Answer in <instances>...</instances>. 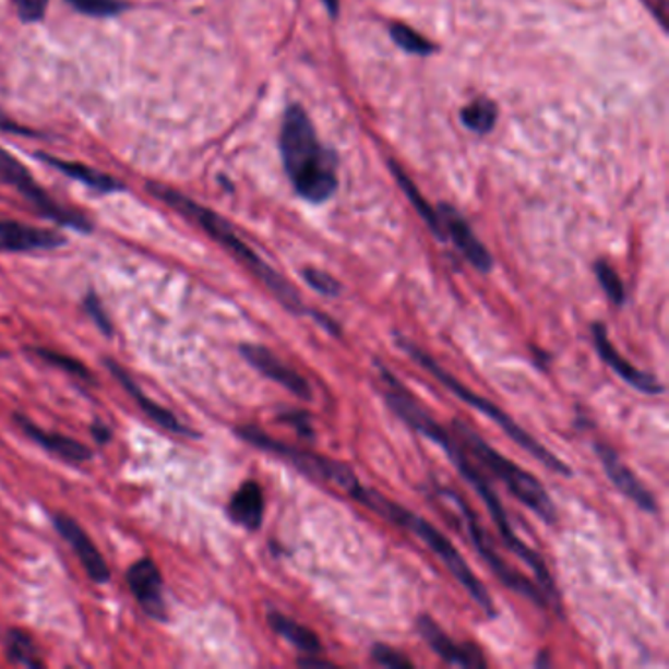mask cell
I'll use <instances>...</instances> for the list:
<instances>
[{"mask_svg": "<svg viewBox=\"0 0 669 669\" xmlns=\"http://www.w3.org/2000/svg\"><path fill=\"white\" fill-rule=\"evenodd\" d=\"M240 354L252 368L262 373L263 378L279 383L283 389H287L291 395L301 401H312L311 383L302 378L297 369H292L282 358H277L272 349L258 346V344H242Z\"/></svg>", "mask_w": 669, "mask_h": 669, "instance_id": "7c38bea8", "label": "cell"}, {"mask_svg": "<svg viewBox=\"0 0 669 669\" xmlns=\"http://www.w3.org/2000/svg\"><path fill=\"white\" fill-rule=\"evenodd\" d=\"M14 422L22 428V432L26 437L32 438L36 444H39L44 450H48L49 454L58 456L63 462L83 464V462H88L93 457V452L85 444H81V442L73 440V438L61 437V434H56V432L41 430L38 425H34L24 415H14Z\"/></svg>", "mask_w": 669, "mask_h": 669, "instance_id": "d6986e66", "label": "cell"}, {"mask_svg": "<svg viewBox=\"0 0 669 669\" xmlns=\"http://www.w3.org/2000/svg\"><path fill=\"white\" fill-rule=\"evenodd\" d=\"M595 275H597V282L601 285L602 291L609 297V301L614 307H622L626 302V291H624L621 275L614 272L611 263H607L605 260L595 263Z\"/></svg>", "mask_w": 669, "mask_h": 669, "instance_id": "4316f807", "label": "cell"}, {"mask_svg": "<svg viewBox=\"0 0 669 669\" xmlns=\"http://www.w3.org/2000/svg\"><path fill=\"white\" fill-rule=\"evenodd\" d=\"M371 660L375 661L378 666L389 669H413L415 664L408 660L405 654L391 648L387 644H375L371 652H369Z\"/></svg>", "mask_w": 669, "mask_h": 669, "instance_id": "4dcf8cb0", "label": "cell"}, {"mask_svg": "<svg viewBox=\"0 0 669 669\" xmlns=\"http://www.w3.org/2000/svg\"><path fill=\"white\" fill-rule=\"evenodd\" d=\"M440 223L446 234V240L450 238L467 262L476 267L477 272L489 273L493 270V255L489 253L486 246L477 240L476 234L471 230V226L467 224L466 218L457 213L454 206L450 204H440Z\"/></svg>", "mask_w": 669, "mask_h": 669, "instance_id": "5bb4252c", "label": "cell"}, {"mask_svg": "<svg viewBox=\"0 0 669 669\" xmlns=\"http://www.w3.org/2000/svg\"><path fill=\"white\" fill-rule=\"evenodd\" d=\"M51 523L59 536L68 540L73 552L77 553L79 562L85 568L88 577L95 583H107L110 580L107 562L103 553L98 552L97 546L88 538V534L81 528V524L65 513L53 514Z\"/></svg>", "mask_w": 669, "mask_h": 669, "instance_id": "2e32d148", "label": "cell"}, {"mask_svg": "<svg viewBox=\"0 0 669 669\" xmlns=\"http://www.w3.org/2000/svg\"><path fill=\"white\" fill-rule=\"evenodd\" d=\"M299 666H302V668H332L334 664L316 658V654H304V658L299 660Z\"/></svg>", "mask_w": 669, "mask_h": 669, "instance_id": "8d00e7d4", "label": "cell"}, {"mask_svg": "<svg viewBox=\"0 0 669 669\" xmlns=\"http://www.w3.org/2000/svg\"><path fill=\"white\" fill-rule=\"evenodd\" d=\"M462 120L469 130L487 134L495 127L497 107L489 98H477L469 107L462 110Z\"/></svg>", "mask_w": 669, "mask_h": 669, "instance_id": "d4e9b609", "label": "cell"}, {"mask_svg": "<svg viewBox=\"0 0 669 669\" xmlns=\"http://www.w3.org/2000/svg\"><path fill=\"white\" fill-rule=\"evenodd\" d=\"M127 582L142 611L150 619L167 622V602L164 597V580L162 572L152 558H142L128 568Z\"/></svg>", "mask_w": 669, "mask_h": 669, "instance_id": "30bf717a", "label": "cell"}, {"mask_svg": "<svg viewBox=\"0 0 669 669\" xmlns=\"http://www.w3.org/2000/svg\"><path fill=\"white\" fill-rule=\"evenodd\" d=\"M375 366H378L379 378L383 381L381 393H383V398H385L389 408L405 425L413 428L415 432L427 437L428 440H432L434 444H438V446L446 452V456L450 457V462L456 467L457 474L464 477L467 483L476 489L477 495L483 499L487 511L491 513V518L495 523L499 536L506 543V548L514 555H518L524 563H528V568L533 570L536 580H538V587L542 589L543 597L548 599V602H552L553 609L560 607L558 587H555L552 573H550L548 565L543 562L542 555L516 536L513 524L509 521V514L504 511L501 499L497 497L495 489L487 481V477L481 474V469H477L476 464H474V457L467 454V450L459 442V438L456 434H450V430H446L440 422H437L434 417L422 408L417 398L408 393L405 385L398 381L397 375L387 366H383L381 361H375Z\"/></svg>", "mask_w": 669, "mask_h": 669, "instance_id": "6da1fadb", "label": "cell"}, {"mask_svg": "<svg viewBox=\"0 0 669 669\" xmlns=\"http://www.w3.org/2000/svg\"><path fill=\"white\" fill-rule=\"evenodd\" d=\"M395 342H397L398 348L407 354L408 358L413 359V361H417L420 368L427 369L432 378L438 379V381H440L450 393H454L459 401H464L467 407L476 408L479 413H483L489 420H493L497 427L501 428L504 434L513 440L514 444H518V446L523 447L524 452H528L530 456L536 457L540 464H543V466L548 467L553 474H560V476L565 477L573 476L572 467L568 466V464L555 456V454H552V452L543 446V444H540L536 438L530 437L523 427H518V425L514 422L513 417H509L503 408L499 407L497 403H491L489 398L481 397V395L474 393L471 389L466 387L462 381H457L450 371L442 368L437 359L432 358V356L420 348V346H417L415 342H410V339L401 336V334H397V339H395Z\"/></svg>", "mask_w": 669, "mask_h": 669, "instance_id": "5b68a950", "label": "cell"}, {"mask_svg": "<svg viewBox=\"0 0 669 669\" xmlns=\"http://www.w3.org/2000/svg\"><path fill=\"white\" fill-rule=\"evenodd\" d=\"M39 157L49 166H53L59 171L69 175V177L77 179V181L87 184L91 189H97L98 193H112V191H120L122 189V184L118 183L115 177L95 171L91 167L81 166V164H69V162H63V159H58V157L53 156H46V154H39Z\"/></svg>", "mask_w": 669, "mask_h": 669, "instance_id": "7402d4cb", "label": "cell"}, {"mask_svg": "<svg viewBox=\"0 0 669 669\" xmlns=\"http://www.w3.org/2000/svg\"><path fill=\"white\" fill-rule=\"evenodd\" d=\"M0 175H2L9 183L14 184L20 193L24 194L29 203L34 204L39 213L44 214L46 218H51L53 223L61 224V226H69V228L79 230V232H91V230H93V224L88 223V218H85L83 214L75 213V211H69L65 206L56 203V201L32 179V175L26 171V167L22 166L19 159H14V156H10L9 152L2 150V147H0Z\"/></svg>", "mask_w": 669, "mask_h": 669, "instance_id": "9c48e42d", "label": "cell"}, {"mask_svg": "<svg viewBox=\"0 0 669 669\" xmlns=\"http://www.w3.org/2000/svg\"><path fill=\"white\" fill-rule=\"evenodd\" d=\"M0 358H2V354H0Z\"/></svg>", "mask_w": 669, "mask_h": 669, "instance_id": "f35d334b", "label": "cell"}, {"mask_svg": "<svg viewBox=\"0 0 669 669\" xmlns=\"http://www.w3.org/2000/svg\"><path fill=\"white\" fill-rule=\"evenodd\" d=\"M234 432H236V437L243 442H248L250 446L258 447L265 454L282 457L302 476L311 477V479L321 481V483H332V486L339 487L342 491H346L348 495H351L361 486L358 476L354 474V469L344 462L322 456V454H316L311 450L291 446V444L282 442V440H275L267 432H263L262 428L252 427V425L238 427Z\"/></svg>", "mask_w": 669, "mask_h": 669, "instance_id": "52a82bcc", "label": "cell"}, {"mask_svg": "<svg viewBox=\"0 0 669 669\" xmlns=\"http://www.w3.org/2000/svg\"><path fill=\"white\" fill-rule=\"evenodd\" d=\"M29 351H32L36 358L49 363V366L68 371L69 375H73V378L81 379V381H87V383H95L93 373H91L87 366H85V363H81L79 359L71 358V356H65V354H59V351H56V349L32 348Z\"/></svg>", "mask_w": 669, "mask_h": 669, "instance_id": "484cf974", "label": "cell"}, {"mask_svg": "<svg viewBox=\"0 0 669 669\" xmlns=\"http://www.w3.org/2000/svg\"><path fill=\"white\" fill-rule=\"evenodd\" d=\"M65 243V238L58 232L0 218V252H38L56 250Z\"/></svg>", "mask_w": 669, "mask_h": 669, "instance_id": "e0dca14e", "label": "cell"}, {"mask_svg": "<svg viewBox=\"0 0 669 669\" xmlns=\"http://www.w3.org/2000/svg\"><path fill=\"white\" fill-rule=\"evenodd\" d=\"M282 156L295 191L304 201L321 204L336 193V156L321 146L311 118L299 105H292L285 112Z\"/></svg>", "mask_w": 669, "mask_h": 669, "instance_id": "3957f363", "label": "cell"}, {"mask_svg": "<svg viewBox=\"0 0 669 669\" xmlns=\"http://www.w3.org/2000/svg\"><path fill=\"white\" fill-rule=\"evenodd\" d=\"M324 4H326V9L331 10L332 16L338 14V0H324Z\"/></svg>", "mask_w": 669, "mask_h": 669, "instance_id": "74e56055", "label": "cell"}, {"mask_svg": "<svg viewBox=\"0 0 669 669\" xmlns=\"http://www.w3.org/2000/svg\"><path fill=\"white\" fill-rule=\"evenodd\" d=\"M4 654L7 660L14 666L24 668H44L46 664L39 658L38 648L28 634L22 631H10L4 638Z\"/></svg>", "mask_w": 669, "mask_h": 669, "instance_id": "603a6c76", "label": "cell"}, {"mask_svg": "<svg viewBox=\"0 0 669 669\" xmlns=\"http://www.w3.org/2000/svg\"><path fill=\"white\" fill-rule=\"evenodd\" d=\"M595 452L601 459L605 474L611 479L612 486L621 491L622 495L629 497L632 503L641 506L642 511L658 514V503H656L654 493L642 483L636 474L622 462L612 447L605 446V444H595Z\"/></svg>", "mask_w": 669, "mask_h": 669, "instance_id": "9a60e30c", "label": "cell"}, {"mask_svg": "<svg viewBox=\"0 0 669 669\" xmlns=\"http://www.w3.org/2000/svg\"><path fill=\"white\" fill-rule=\"evenodd\" d=\"M68 2L81 14L95 16V19L117 16L122 10H127V2L122 0H68Z\"/></svg>", "mask_w": 669, "mask_h": 669, "instance_id": "f1b7e54d", "label": "cell"}, {"mask_svg": "<svg viewBox=\"0 0 669 669\" xmlns=\"http://www.w3.org/2000/svg\"><path fill=\"white\" fill-rule=\"evenodd\" d=\"M417 631L438 658L446 661L447 666L486 668L487 661L483 658V652L479 650L476 644H471V642L457 644L456 641H452L432 617L420 614L417 619Z\"/></svg>", "mask_w": 669, "mask_h": 669, "instance_id": "8fae6325", "label": "cell"}, {"mask_svg": "<svg viewBox=\"0 0 669 669\" xmlns=\"http://www.w3.org/2000/svg\"><path fill=\"white\" fill-rule=\"evenodd\" d=\"M354 501L368 506L369 511L379 514L387 523L395 524L401 530H407V533L415 534L417 538H420L442 560V563L446 565L450 573L454 575V580L477 602V607L486 612L489 619H495V602H493L491 595L487 592L486 585L477 580L476 573L467 565L464 555L457 552L456 546L452 543L446 534L438 530L437 526L428 523L427 518H422V516L408 511V509L401 506L395 501H391L387 497L381 495L375 489L361 487Z\"/></svg>", "mask_w": 669, "mask_h": 669, "instance_id": "277c9868", "label": "cell"}, {"mask_svg": "<svg viewBox=\"0 0 669 669\" xmlns=\"http://www.w3.org/2000/svg\"><path fill=\"white\" fill-rule=\"evenodd\" d=\"M442 493H444L450 501H454L457 509L462 511V516H464V521H466L467 534H469V538H471L474 548H476L477 553L481 555V560L489 565V570L499 577V582L503 583L506 589L518 593V595L526 597L528 601L538 605L540 609L548 607V599L543 597L540 587H536L530 580L524 577L523 573L516 572L514 568H511V565L504 562L503 558L499 555L495 546H493L491 538H489V534L483 530V526L479 524L476 513H474L471 506L464 501V497L456 493V491H450V489H444Z\"/></svg>", "mask_w": 669, "mask_h": 669, "instance_id": "ba28073f", "label": "cell"}, {"mask_svg": "<svg viewBox=\"0 0 669 669\" xmlns=\"http://www.w3.org/2000/svg\"><path fill=\"white\" fill-rule=\"evenodd\" d=\"M105 366H107L108 371L118 379V383L124 387L128 395L136 401L138 407L146 413V417H150V420H154L156 425H159V427L167 430V432H171V434L199 438V434H196L194 430L184 427L183 422H179V418L175 417L171 410H167V408L157 405L152 398L147 397L146 393L134 383V379L130 378V373H128L127 369L122 368L120 363H117L115 359H105Z\"/></svg>", "mask_w": 669, "mask_h": 669, "instance_id": "ac0fdd59", "label": "cell"}, {"mask_svg": "<svg viewBox=\"0 0 669 669\" xmlns=\"http://www.w3.org/2000/svg\"><path fill=\"white\" fill-rule=\"evenodd\" d=\"M391 169H393V174L397 177L398 184L403 187V191L407 193L408 201L415 204V208H417V213L422 216V220L428 224V228H430V232L437 236L438 240H446V234H444V228H442V223H440V216H438L437 211H434V206H430V204L425 201V196L418 193L417 187L415 183L408 179L407 174L405 171H401L395 164H391Z\"/></svg>", "mask_w": 669, "mask_h": 669, "instance_id": "cb8c5ba5", "label": "cell"}, {"mask_svg": "<svg viewBox=\"0 0 669 669\" xmlns=\"http://www.w3.org/2000/svg\"><path fill=\"white\" fill-rule=\"evenodd\" d=\"M644 4L652 10L661 26H666V0H644Z\"/></svg>", "mask_w": 669, "mask_h": 669, "instance_id": "d590c367", "label": "cell"}, {"mask_svg": "<svg viewBox=\"0 0 669 669\" xmlns=\"http://www.w3.org/2000/svg\"><path fill=\"white\" fill-rule=\"evenodd\" d=\"M452 427L456 430L459 442L466 447L467 454L486 467L491 476H495L516 501L528 506L543 523H558L555 503L552 497L548 495L542 483L538 481V477L511 459H506L503 454H499L495 447L489 446L474 428L467 427L462 420H454Z\"/></svg>", "mask_w": 669, "mask_h": 669, "instance_id": "8992f818", "label": "cell"}, {"mask_svg": "<svg viewBox=\"0 0 669 669\" xmlns=\"http://www.w3.org/2000/svg\"><path fill=\"white\" fill-rule=\"evenodd\" d=\"M391 38L395 39L398 48L405 49L408 53L417 56H428L434 51V46L417 34L415 29L408 28L405 24H391Z\"/></svg>", "mask_w": 669, "mask_h": 669, "instance_id": "83f0119b", "label": "cell"}, {"mask_svg": "<svg viewBox=\"0 0 669 669\" xmlns=\"http://www.w3.org/2000/svg\"><path fill=\"white\" fill-rule=\"evenodd\" d=\"M277 422L295 428V432L301 438H314V428H312V417L307 410H287L277 415Z\"/></svg>", "mask_w": 669, "mask_h": 669, "instance_id": "d6a6232c", "label": "cell"}, {"mask_svg": "<svg viewBox=\"0 0 669 669\" xmlns=\"http://www.w3.org/2000/svg\"><path fill=\"white\" fill-rule=\"evenodd\" d=\"M147 189H150V193L156 194L157 199H162L164 203L169 204L174 211L183 214L184 218H189L196 226H201L204 232L220 243L236 262L242 263L243 267L252 273L258 282L263 283V287L272 292L285 311L291 312L295 316H311V309L304 304L301 295L295 289V285L287 282L277 270H273L270 263L263 262L262 258L253 252L248 243L243 242L242 238L230 226V223L224 220L220 214L214 213L211 208H206L203 204L196 203L193 199L184 196L177 189H171L166 184L150 183Z\"/></svg>", "mask_w": 669, "mask_h": 669, "instance_id": "7a4b0ae2", "label": "cell"}, {"mask_svg": "<svg viewBox=\"0 0 669 669\" xmlns=\"http://www.w3.org/2000/svg\"><path fill=\"white\" fill-rule=\"evenodd\" d=\"M267 624L272 626L275 634H279L282 638L292 644L302 654H316V656L321 654L322 642L319 634L309 626L301 624V622L292 621L289 617H285L283 612L270 611L267 612Z\"/></svg>", "mask_w": 669, "mask_h": 669, "instance_id": "44dd1931", "label": "cell"}, {"mask_svg": "<svg viewBox=\"0 0 669 669\" xmlns=\"http://www.w3.org/2000/svg\"><path fill=\"white\" fill-rule=\"evenodd\" d=\"M49 0H14V7L22 22H39L46 16Z\"/></svg>", "mask_w": 669, "mask_h": 669, "instance_id": "836d02e7", "label": "cell"}, {"mask_svg": "<svg viewBox=\"0 0 669 669\" xmlns=\"http://www.w3.org/2000/svg\"><path fill=\"white\" fill-rule=\"evenodd\" d=\"M302 279L309 283V287L316 292H321L324 297L336 299L342 295V283L336 282L331 273L322 272L316 267H304L302 270Z\"/></svg>", "mask_w": 669, "mask_h": 669, "instance_id": "f546056e", "label": "cell"}, {"mask_svg": "<svg viewBox=\"0 0 669 669\" xmlns=\"http://www.w3.org/2000/svg\"><path fill=\"white\" fill-rule=\"evenodd\" d=\"M263 511H265V499L262 487L255 481L242 483L228 503V516L250 533L262 526Z\"/></svg>", "mask_w": 669, "mask_h": 669, "instance_id": "ffe728a7", "label": "cell"}, {"mask_svg": "<svg viewBox=\"0 0 669 669\" xmlns=\"http://www.w3.org/2000/svg\"><path fill=\"white\" fill-rule=\"evenodd\" d=\"M593 342H595V348L599 351L602 361L609 366V368L622 379L626 381L632 389L641 391L644 395H664L666 387L661 383L660 379L652 373H646L642 369L634 368L629 359L619 354V349L612 346L611 338H609V331L602 322H595L592 326Z\"/></svg>", "mask_w": 669, "mask_h": 669, "instance_id": "4fadbf2b", "label": "cell"}, {"mask_svg": "<svg viewBox=\"0 0 669 669\" xmlns=\"http://www.w3.org/2000/svg\"><path fill=\"white\" fill-rule=\"evenodd\" d=\"M91 432H93V438L97 440L98 444H107V442L112 440V430H110L105 422H100V420H95V422H93Z\"/></svg>", "mask_w": 669, "mask_h": 669, "instance_id": "e575fe53", "label": "cell"}, {"mask_svg": "<svg viewBox=\"0 0 669 669\" xmlns=\"http://www.w3.org/2000/svg\"><path fill=\"white\" fill-rule=\"evenodd\" d=\"M83 309L87 312L88 316L93 319L95 322V326H97L98 331L103 332L105 336H112V322L108 319L107 311H105V307H103V302L97 297V292H88L87 297L83 299Z\"/></svg>", "mask_w": 669, "mask_h": 669, "instance_id": "1f68e13d", "label": "cell"}]
</instances>
